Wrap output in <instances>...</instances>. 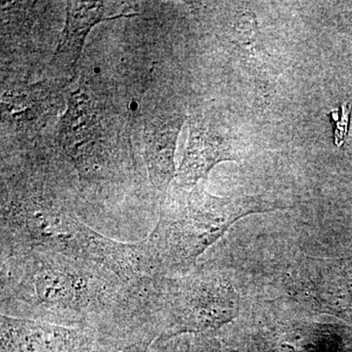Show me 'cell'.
I'll use <instances>...</instances> for the list:
<instances>
[{
	"label": "cell",
	"mask_w": 352,
	"mask_h": 352,
	"mask_svg": "<svg viewBox=\"0 0 352 352\" xmlns=\"http://www.w3.org/2000/svg\"><path fill=\"white\" fill-rule=\"evenodd\" d=\"M149 331H136L98 338L87 352H147L154 340Z\"/></svg>",
	"instance_id": "ba28073f"
},
{
	"label": "cell",
	"mask_w": 352,
	"mask_h": 352,
	"mask_svg": "<svg viewBox=\"0 0 352 352\" xmlns=\"http://www.w3.org/2000/svg\"><path fill=\"white\" fill-rule=\"evenodd\" d=\"M112 19L106 15L104 2H69L66 25L53 55L52 63L67 71L74 69L82 55L83 44L90 30L101 21Z\"/></svg>",
	"instance_id": "5b68a950"
},
{
	"label": "cell",
	"mask_w": 352,
	"mask_h": 352,
	"mask_svg": "<svg viewBox=\"0 0 352 352\" xmlns=\"http://www.w3.org/2000/svg\"><path fill=\"white\" fill-rule=\"evenodd\" d=\"M232 160L237 156L228 135L208 122H190L188 143L177 171L178 179L183 185H195L207 178L215 164Z\"/></svg>",
	"instance_id": "3957f363"
},
{
	"label": "cell",
	"mask_w": 352,
	"mask_h": 352,
	"mask_svg": "<svg viewBox=\"0 0 352 352\" xmlns=\"http://www.w3.org/2000/svg\"><path fill=\"white\" fill-rule=\"evenodd\" d=\"M98 113L90 97L82 90L74 92L59 126V143L67 154L75 159L98 134Z\"/></svg>",
	"instance_id": "8992f818"
},
{
	"label": "cell",
	"mask_w": 352,
	"mask_h": 352,
	"mask_svg": "<svg viewBox=\"0 0 352 352\" xmlns=\"http://www.w3.org/2000/svg\"><path fill=\"white\" fill-rule=\"evenodd\" d=\"M281 208L258 197L219 198L194 190L177 208L163 212L160 232L170 239L171 251L183 261H194L236 220L254 212Z\"/></svg>",
	"instance_id": "6da1fadb"
},
{
	"label": "cell",
	"mask_w": 352,
	"mask_h": 352,
	"mask_svg": "<svg viewBox=\"0 0 352 352\" xmlns=\"http://www.w3.org/2000/svg\"><path fill=\"white\" fill-rule=\"evenodd\" d=\"M75 278L63 271L46 270L34 279L36 296L50 307H68L76 300L78 291Z\"/></svg>",
	"instance_id": "52a82bcc"
},
{
	"label": "cell",
	"mask_w": 352,
	"mask_h": 352,
	"mask_svg": "<svg viewBox=\"0 0 352 352\" xmlns=\"http://www.w3.org/2000/svg\"><path fill=\"white\" fill-rule=\"evenodd\" d=\"M98 337L91 331L24 320H2L1 352H87Z\"/></svg>",
	"instance_id": "7a4b0ae2"
},
{
	"label": "cell",
	"mask_w": 352,
	"mask_h": 352,
	"mask_svg": "<svg viewBox=\"0 0 352 352\" xmlns=\"http://www.w3.org/2000/svg\"><path fill=\"white\" fill-rule=\"evenodd\" d=\"M352 106L349 103L344 104L335 112L331 113V120L333 126V135H335V143L338 147L344 144L349 129V120H351V113Z\"/></svg>",
	"instance_id": "9c48e42d"
},
{
	"label": "cell",
	"mask_w": 352,
	"mask_h": 352,
	"mask_svg": "<svg viewBox=\"0 0 352 352\" xmlns=\"http://www.w3.org/2000/svg\"><path fill=\"white\" fill-rule=\"evenodd\" d=\"M183 124L180 116H164L146 122L145 162L152 184L166 193L175 175V153L178 133Z\"/></svg>",
	"instance_id": "277c9868"
}]
</instances>
